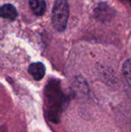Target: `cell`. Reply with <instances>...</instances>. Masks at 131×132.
<instances>
[{"label": "cell", "mask_w": 131, "mask_h": 132, "mask_svg": "<svg viewBox=\"0 0 131 132\" xmlns=\"http://www.w3.org/2000/svg\"><path fill=\"white\" fill-rule=\"evenodd\" d=\"M18 16L16 8L10 4L5 3L0 6V17L9 20H15Z\"/></svg>", "instance_id": "5"}, {"label": "cell", "mask_w": 131, "mask_h": 132, "mask_svg": "<svg viewBox=\"0 0 131 132\" xmlns=\"http://www.w3.org/2000/svg\"><path fill=\"white\" fill-rule=\"evenodd\" d=\"M44 96L46 111L49 121L58 123L68 103V97L63 92L60 82L57 80H49L46 86Z\"/></svg>", "instance_id": "1"}, {"label": "cell", "mask_w": 131, "mask_h": 132, "mask_svg": "<svg viewBox=\"0 0 131 132\" xmlns=\"http://www.w3.org/2000/svg\"><path fill=\"white\" fill-rule=\"evenodd\" d=\"M69 15V7L66 1L59 0L54 3L52 12V22L58 32L65 30Z\"/></svg>", "instance_id": "2"}, {"label": "cell", "mask_w": 131, "mask_h": 132, "mask_svg": "<svg viewBox=\"0 0 131 132\" xmlns=\"http://www.w3.org/2000/svg\"><path fill=\"white\" fill-rule=\"evenodd\" d=\"M114 12L113 9L105 3H100L95 10L96 16L102 21H107L113 17Z\"/></svg>", "instance_id": "4"}, {"label": "cell", "mask_w": 131, "mask_h": 132, "mask_svg": "<svg viewBox=\"0 0 131 132\" xmlns=\"http://www.w3.org/2000/svg\"><path fill=\"white\" fill-rule=\"evenodd\" d=\"M29 6L36 15H42L46 10V3L42 0H30Z\"/></svg>", "instance_id": "6"}, {"label": "cell", "mask_w": 131, "mask_h": 132, "mask_svg": "<svg viewBox=\"0 0 131 132\" xmlns=\"http://www.w3.org/2000/svg\"><path fill=\"white\" fill-rule=\"evenodd\" d=\"M28 71L29 74L36 80H41L46 73V67L44 64L41 62L32 63L29 66Z\"/></svg>", "instance_id": "3"}, {"label": "cell", "mask_w": 131, "mask_h": 132, "mask_svg": "<svg viewBox=\"0 0 131 132\" xmlns=\"http://www.w3.org/2000/svg\"><path fill=\"white\" fill-rule=\"evenodd\" d=\"M122 72L127 84L131 88V59L127 60L124 62L123 64Z\"/></svg>", "instance_id": "7"}]
</instances>
